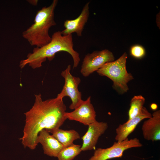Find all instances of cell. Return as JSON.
Instances as JSON below:
<instances>
[{"label": "cell", "mask_w": 160, "mask_h": 160, "mask_svg": "<svg viewBox=\"0 0 160 160\" xmlns=\"http://www.w3.org/2000/svg\"><path fill=\"white\" fill-rule=\"evenodd\" d=\"M35 101L31 108L25 113V124L23 135L20 139L25 148L35 149L37 138L44 129L49 133L59 129L67 119L66 107L63 99L55 98L43 100L41 94L35 95Z\"/></svg>", "instance_id": "cell-1"}, {"label": "cell", "mask_w": 160, "mask_h": 160, "mask_svg": "<svg viewBox=\"0 0 160 160\" xmlns=\"http://www.w3.org/2000/svg\"><path fill=\"white\" fill-rule=\"evenodd\" d=\"M51 37L49 43L41 47L34 48L32 53L28 54L26 58L20 61L19 66L21 69L27 64L33 69L39 68L47 59L52 61L57 53L62 51L71 55L73 68L78 66L80 59L79 53L74 49L72 34L63 35L61 31H58L54 33Z\"/></svg>", "instance_id": "cell-2"}, {"label": "cell", "mask_w": 160, "mask_h": 160, "mask_svg": "<svg viewBox=\"0 0 160 160\" xmlns=\"http://www.w3.org/2000/svg\"><path fill=\"white\" fill-rule=\"evenodd\" d=\"M58 2V0H54L49 6L38 10L33 23L23 32V37L31 46L40 47L51 41L52 37L49 35V31L56 24L54 14Z\"/></svg>", "instance_id": "cell-3"}, {"label": "cell", "mask_w": 160, "mask_h": 160, "mask_svg": "<svg viewBox=\"0 0 160 160\" xmlns=\"http://www.w3.org/2000/svg\"><path fill=\"white\" fill-rule=\"evenodd\" d=\"M127 58L125 52L117 60L106 63L97 71L99 75L105 76L112 80L113 88L121 94L128 91L127 83L133 79L132 74L127 70Z\"/></svg>", "instance_id": "cell-4"}, {"label": "cell", "mask_w": 160, "mask_h": 160, "mask_svg": "<svg viewBox=\"0 0 160 160\" xmlns=\"http://www.w3.org/2000/svg\"><path fill=\"white\" fill-rule=\"evenodd\" d=\"M142 146L139 140L136 138L116 141L109 148H99L95 150L93 155L89 160H108L121 158L123 156L125 151L132 148L140 147Z\"/></svg>", "instance_id": "cell-5"}, {"label": "cell", "mask_w": 160, "mask_h": 160, "mask_svg": "<svg viewBox=\"0 0 160 160\" xmlns=\"http://www.w3.org/2000/svg\"><path fill=\"white\" fill-rule=\"evenodd\" d=\"M71 66L68 65L66 68L62 71L61 76L65 79V84L61 92L57 96L63 99L69 97L72 103L69 106L71 109H74L82 102L81 93L78 89V86L81 81L79 77L73 76L71 73Z\"/></svg>", "instance_id": "cell-6"}, {"label": "cell", "mask_w": 160, "mask_h": 160, "mask_svg": "<svg viewBox=\"0 0 160 160\" xmlns=\"http://www.w3.org/2000/svg\"><path fill=\"white\" fill-rule=\"evenodd\" d=\"M113 53L107 49L95 51L85 56L82 62L80 72L84 77H87L97 71L106 63L113 61Z\"/></svg>", "instance_id": "cell-7"}, {"label": "cell", "mask_w": 160, "mask_h": 160, "mask_svg": "<svg viewBox=\"0 0 160 160\" xmlns=\"http://www.w3.org/2000/svg\"><path fill=\"white\" fill-rule=\"evenodd\" d=\"M91 96H89L72 112H66L65 116L67 119L79 121L85 125H88L95 122L96 120V113L91 103Z\"/></svg>", "instance_id": "cell-8"}, {"label": "cell", "mask_w": 160, "mask_h": 160, "mask_svg": "<svg viewBox=\"0 0 160 160\" xmlns=\"http://www.w3.org/2000/svg\"><path fill=\"white\" fill-rule=\"evenodd\" d=\"M88 130L82 137V151L91 150L95 148L100 137L103 134L108 128L107 123L96 121L88 125Z\"/></svg>", "instance_id": "cell-9"}, {"label": "cell", "mask_w": 160, "mask_h": 160, "mask_svg": "<svg viewBox=\"0 0 160 160\" xmlns=\"http://www.w3.org/2000/svg\"><path fill=\"white\" fill-rule=\"evenodd\" d=\"M90 2L86 3L84 6L79 15L73 20H66L64 22L65 29L61 31L63 35L72 34L76 33L78 37H81L85 25L89 16Z\"/></svg>", "instance_id": "cell-10"}, {"label": "cell", "mask_w": 160, "mask_h": 160, "mask_svg": "<svg viewBox=\"0 0 160 160\" xmlns=\"http://www.w3.org/2000/svg\"><path fill=\"white\" fill-rule=\"evenodd\" d=\"M152 114L143 106L141 112L126 122L119 125L116 130L115 139L116 141H121L128 138V137L135 129L138 124L145 119L151 117Z\"/></svg>", "instance_id": "cell-11"}, {"label": "cell", "mask_w": 160, "mask_h": 160, "mask_svg": "<svg viewBox=\"0 0 160 160\" xmlns=\"http://www.w3.org/2000/svg\"><path fill=\"white\" fill-rule=\"evenodd\" d=\"M143 138L153 142L160 140V111H155L152 116L144 121L142 127Z\"/></svg>", "instance_id": "cell-12"}, {"label": "cell", "mask_w": 160, "mask_h": 160, "mask_svg": "<svg viewBox=\"0 0 160 160\" xmlns=\"http://www.w3.org/2000/svg\"><path fill=\"white\" fill-rule=\"evenodd\" d=\"M37 142L42 146L44 153L50 156L57 157L63 147V146L45 129L39 134Z\"/></svg>", "instance_id": "cell-13"}, {"label": "cell", "mask_w": 160, "mask_h": 160, "mask_svg": "<svg viewBox=\"0 0 160 160\" xmlns=\"http://www.w3.org/2000/svg\"><path fill=\"white\" fill-rule=\"evenodd\" d=\"M51 133L63 147L73 143L75 140L80 138L79 133L73 129L64 130L59 128Z\"/></svg>", "instance_id": "cell-14"}, {"label": "cell", "mask_w": 160, "mask_h": 160, "mask_svg": "<svg viewBox=\"0 0 160 160\" xmlns=\"http://www.w3.org/2000/svg\"><path fill=\"white\" fill-rule=\"evenodd\" d=\"M81 147L73 143L63 147L57 156L58 160H73L82 151Z\"/></svg>", "instance_id": "cell-15"}, {"label": "cell", "mask_w": 160, "mask_h": 160, "mask_svg": "<svg viewBox=\"0 0 160 160\" xmlns=\"http://www.w3.org/2000/svg\"><path fill=\"white\" fill-rule=\"evenodd\" d=\"M145 102V98L141 95H135L132 98L128 112V120L136 116L141 112Z\"/></svg>", "instance_id": "cell-16"}, {"label": "cell", "mask_w": 160, "mask_h": 160, "mask_svg": "<svg viewBox=\"0 0 160 160\" xmlns=\"http://www.w3.org/2000/svg\"><path fill=\"white\" fill-rule=\"evenodd\" d=\"M129 53L133 57L137 59L143 58L145 55L146 51L144 47L140 44H136L130 48Z\"/></svg>", "instance_id": "cell-17"}, {"label": "cell", "mask_w": 160, "mask_h": 160, "mask_svg": "<svg viewBox=\"0 0 160 160\" xmlns=\"http://www.w3.org/2000/svg\"><path fill=\"white\" fill-rule=\"evenodd\" d=\"M28 1L30 4L34 6L37 5L38 0H28Z\"/></svg>", "instance_id": "cell-18"}, {"label": "cell", "mask_w": 160, "mask_h": 160, "mask_svg": "<svg viewBox=\"0 0 160 160\" xmlns=\"http://www.w3.org/2000/svg\"><path fill=\"white\" fill-rule=\"evenodd\" d=\"M157 105L155 103H153L151 105V107L152 109L153 110H156L157 108Z\"/></svg>", "instance_id": "cell-19"}]
</instances>
